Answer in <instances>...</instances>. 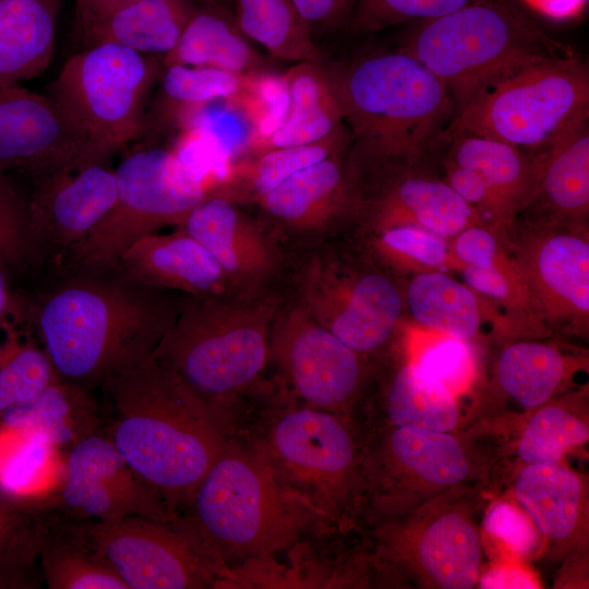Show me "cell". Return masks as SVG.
I'll use <instances>...</instances> for the list:
<instances>
[{
	"label": "cell",
	"instance_id": "46",
	"mask_svg": "<svg viewBox=\"0 0 589 589\" xmlns=\"http://www.w3.org/2000/svg\"><path fill=\"white\" fill-rule=\"evenodd\" d=\"M376 231V249L402 268L418 274L443 272L453 262H457L447 238L421 226L393 225Z\"/></svg>",
	"mask_w": 589,
	"mask_h": 589
},
{
	"label": "cell",
	"instance_id": "10",
	"mask_svg": "<svg viewBox=\"0 0 589 589\" xmlns=\"http://www.w3.org/2000/svg\"><path fill=\"white\" fill-rule=\"evenodd\" d=\"M483 492L481 488L450 490L378 520L375 538L381 558L417 588H474L483 567L478 518Z\"/></svg>",
	"mask_w": 589,
	"mask_h": 589
},
{
	"label": "cell",
	"instance_id": "47",
	"mask_svg": "<svg viewBox=\"0 0 589 589\" xmlns=\"http://www.w3.org/2000/svg\"><path fill=\"white\" fill-rule=\"evenodd\" d=\"M464 283L507 312L534 316L516 262L504 243L474 264L460 266Z\"/></svg>",
	"mask_w": 589,
	"mask_h": 589
},
{
	"label": "cell",
	"instance_id": "7",
	"mask_svg": "<svg viewBox=\"0 0 589 589\" xmlns=\"http://www.w3.org/2000/svg\"><path fill=\"white\" fill-rule=\"evenodd\" d=\"M160 70V57L110 43L85 47L64 63L46 95L83 140L74 166L106 163L140 139Z\"/></svg>",
	"mask_w": 589,
	"mask_h": 589
},
{
	"label": "cell",
	"instance_id": "17",
	"mask_svg": "<svg viewBox=\"0 0 589 589\" xmlns=\"http://www.w3.org/2000/svg\"><path fill=\"white\" fill-rule=\"evenodd\" d=\"M587 366V357L569 354L551 342H509L495 359L486 388L464 428L477 426L494 435L517 429L532 410L564 393Z\"/></svg>",
	"mask_w": 589,
	"mask_h": 589
},
{
	"label": "cell",
	"instance_id": "43",
	"mask_svg": "<svg viewBox=\"0 0 589 589\" xmlns=\"http://www.w3.org/2000/svg\"><path fill=\"white\" fill-rule=\"evenodd\" d=\"M407 360L447 387L457 399L471 390L477 375L468 340L422 327L408 332Z\"/></svg>",
	"mask_w": 589,
	"mask_h": 589
},
{
	"label": "cell",
	"instance_id": "32",
	"mask_svg": "<svg viewBox=\"0 0 589 589\" xmlns=\"http://www.w3.org/2000/svg\"><path fill=\"white\" fill-rule=\"evenodd\" d=\"M61 0H0V87L49 67Z\"/></svg>",
	"mask_w": 589,
	"mask_h": 589
},
{
	"label": "cell",
	"instance_id": "13",
	"mask_svg": "<svg viewBox=\"0 0 589 589\" xmlns=\"http://www.w3.org/2000/svg\"><path fill=\"white\" fill-rule=\"evenodd\" d=\"M51 510L92 520L140 516L167 522L176 518L164 495L99 433L68 449L63 482Z\"/></svg>",
	"mask_w": 589,
	"mask_h": 589
},
{
	"label": "cell",
	"instance_id": "19",
	"mask_svg": "<svg viewBox=\"0 0 589 589\" xmlns=\"http://www.w3.org/2000/svg\"><path fill=\"white\" fill-rule=\"evenodd\" d=\"M269 446L289 476L336 503L362 489V456L338 413L314 407L288 411L274 425Z\"/></svg>",
	"mask_w": 589,
	"mask_h": 589
},
{
	"label": "cell",
	"instance_id": "35",
	"mask_svg": "<svg viewBox=\"0 0 589 589\" xmlns=\"http://www.w3.org/2000/svg\"><path fill=\"white\" fill-rule=\"evenodd\" d=\"M245 81L215 68L161 65L140 139L154 140L178 131L184 118L199 106L241 93Z\"/></svg>",
	"mask_w": 589,
	"mask_h": 589
},
{
	"label": "cell",
	"instance_id": "20",
	"mask_svg": "<svg viewBox=\"0 0 589 589\" xmlns=\"http://www.w3.org/2000/svg\"><path fill=\"white\" fill-rule=\"evenodd\" d=\"M36 177L26 206L38 250L72 253L113 206L116 172L106 163L69 164Z\"/></svg>",
	"mask_w": 589,
	"mask_h": 589
},
{
	"label": "cell",
	"instance_id": "29",
	"mask_svg": "<svg viewBox=\"0 0 589 589\" xmlns=\"http://www.w3.org/2000/svg\"><path fill=\"white\" fill-rule=\"evenodd\" d=\"M99 426V408L92 389L62 378L0 413V428L35 436L62 450L98 433Z\"/></svg>",
	"mask_w": 589,
	"mask_h": 589
},
{
	"label": "cell",
	"instance_id": "52",
	"mask_svg": "<svg viewBox=\"0 0 589 589\" xmlns=\"http://www.w3.org/2000/svg\"><path fill=\"white\" fill-rule=\"evenodd\" d=\"M132 0H75V20L81 36Z\"/></svg>",
	"mask_w": 589,
	"mask_h": 589
},
{
	"label": "cell",
	"instance_id": "11",
	"mask_svg": "<svg viewBox=\"0 0 589 589\" xmlns=\"http://www.w3.org/2000/svg\"><path fill=\"white\" fill-rule=\"evenodd\" d=\"M117 199L103 220L72 252L81 268L115 266L137 239L178 225L215 187L193 172L172 147L147 146L115 170Z\"/></svg>",
	"mask_w": 589,
	"mask_h": 589
},
{
	"label": "cell",
	"instance_id": "48",
	"mask_svg": "<svg viewBox=\"0 0 589 589\" xmlns=\"http://www.w3.org/2000/svg\"><path fill=\"white\" fill-rule=\"evenodd\" d=\"M477 1L480 0H354L346 32L371 35L395 25L436 19Z\"/></svg>",
	"mask_w": 589,
	"mask_h": 589
},
{
	"label": "cell",
	"instance_id": "34",
	"mask_svg": "<svg viewBox=\"0 0 589 589\" xmlns=\"http://www.w3.org/2000/svg\"><path fill=\"white\" fill-rule=\"evenodd\" d=\"M196 0H132L81 36L83 47L117 44L163 57L179 41Z\"/></svg>",
	"mask_w": 589,
	"mask_h": 589
},
{
	"label": "cell",
	"instance_id": "21",
	"mask_svg": "<svg viewBox=\"0 0 589 589\" xmlns=\"http://www.w3.org/2000/svg\"><path fill=\"white\" fill-rule=\"evenodd\" d=\"M177 227L215 257L232 294L260 296L277 273L280 255L269 227L216 190L194 205Z\"/></svg>",
	"mask_w": 589,
	"mask_h": 589
},
{
	"label": "cell",
	"instance_id": "26",
	"mask_svg": "<svg viewBox=\"0 0 589 589\" xmlns=\"http://www.w3.org/2000/svg\"><path fill=\"white\" fill-rule=\"evenodd\" d=\"M160 62L215 68L243 79L283 72V62L260 52L241 33L233 11L214 3L197 4L179 41Z\"/></svg>",
	"mask_w": 589,
	"mask_h": 589
},
{
	"label": "cell",
	"instance_id": "37",
	"mask_svg": "<svg viewBox=\"0 0 589 589\" xmlns=\"http://www.w3.org/2000/svg\"><path fill=\"white\" fill-rule=\"evenodd\" d=\"M352 141L344 124L317 142L273 148L239 159L229 166L216 191L240 205H254L297 171L346 151Z\"/></svg>",
	"mask_w": 589,
	"mask_h": 589
},
{
	"label": "cell",
	"instance_id": "4",
	"mask_svg": "<svg viewBox=\"0 0 589 589\" xmlns=\"http://www.w3.org/2000/svg\"><path fill=\"white\" fill-rule=\"evenodd\" d=\"M397 50L414 57L443 82L454 118L504 76L531 63L574 55L509 0H480L412 23Z\"/></svg>",
	"mask_w": 589,
	"mask_h": 589
},
{
	"label": "cell",
	"instance_id": "12",
	"mask_svg": "<svg viewBox=\"0 0 589 589\" xmlns=\"http://www.w3.org/2000/svg\"><path fill=\"white\" fill-rule=\"evenodd\" d=\"M89 533L128 589H193L212 582V557L175 521L92 520Z\"/></svg>",
	"mask_w": 589,
	"mask_h": 589
},
{
	"label": "cell",
	"instance_id": "53",
	"mask_svg": "<svg viewBox=\"0 0 589 589\" xmlns=\"http://www.w3.org/2000/svg\"><path fill=\"white\" fill-rule=\"evenodd\" d=\"M588 554L572 555L563 560V566L554 582L555 588L588 587Z\"/></svg>",
	"mask_w": 589,
	"mask_h": 589
},
{
	"label": "cell",
	"instance_id": "27",
	"mask_svg": "<svg viewBox=\"0 0 589 589\" xmlns=\"http://www.w3.org/2000/svg\"><path fill=\"white\" fill-rule=\"evenodd\" d=\"M406 303L419 327L468 341L482 335L488 325L497 332L506 329L509 321L501 313L507 311L444 272L414 275Z\"/></svg>",
	"mask_w": 589,
	"mask_h": 589
},
{
	"label": "cell",
	"instance_id": "23",
	"mask_svg": "<svg viewBox=\"0 0 589 589\" xmlns=\"http://www.w3.org/2000/svg\"><path fill=\"white\" fill-rule=\"evenodd\" d=\"M509 493L544 539L543 552L561 560L588 554L589 481L565 461L519 465Z\"/></svg>",
	"mask_w": 589,
	"mask_h": 589
},
{
	"label": "cell",
	"instance_id": "16",
	"mask_svg": "<svg viewBox=\"0 0 589 589\" xmlns=\"http://www.w3.org/2000/svg\"><path fill=\"white\" fill-rule=\"evenodd\" d=\"M527 230L514 243V260L534 316L584 329L589 315V241L579 224Z\"/></svg>",
	"mask_w": 589,
	"mask_h": 589
},
{
	"label": "cell",
	"instance_id": "54",
	"mask_svg": "<svg viewBox=\"0 0 589 589\" xmlns=\"http://www.w3.org/2000/svg\"><path fill=\"white\" fill-rule=\"evenodd\" d=\"M11 292L7 276V268L0 264V327L5 321V314L10 309Z\"/></svg>",
	"mask_w": 589,
	"mask_h": 589
},
{
	"label": "cell",
	"instance_id": "31",
	"mask_svg": "<svg viewBox=\"0 0 589 589\" xmlns=\"http://www.w3.org/2000/svg\"><path fill=\"white\" fill-rule=\"evenodd\" d=\"M283 74L289 95L285 120L272 134L253 144L244 158L273 148L317 142L345 124L320 59L292 63Z\"/></svg>",
	"mask_w": 589,
	"mask_h": 589
},
{
	"label": "cell",
	"instance_id": "15",
	"mask_svg": "<svg viewBox=\"0 0 589 589\" xmlns=\"http://www.w3.org/2000/svg\"><path fill=\"white\" fill-rule=\"evenodd\" d=\"M359 185L358 216L375 230L393 225H418L454 238L480 224L477 213L446 181L417 176L414 166L348 151Z\"/></svg>",
	"mask_w": 589,
	"mask_h": 589
},
{
	"label": "cell",
	"instance_id": "18",
	"mask_svg": "<svg viewBox=\"0 0 589 589\" xmlns=\"http://www.w3.org/2000/svg\"><path fill=\"white\" fill-rule=\"evenodd\" d=\"M271 351L309 405L335 413L349 411L364 377L362 356L300 304L276 316Z\"/></svg>",
	"mask_w": 589,
	"mask_h": 589
},
{
	"label": "cell",
	"instance_id": "45",
	"mask_svg": "<svg viewBox=\"0 0 589 589\" xmlns=\"http://www.w3.org/2000/svg\"><path fill=\"white\" fill-rule=\"evenodd\" d=\"M483 548L495 556L528 561L541 555L544 539L532 519L508 492L492 498L480 521Z\"/></svg>",
	"mask_w": 589,
	"mask_h": 589
},
{
	"label": "cell",
	"instance_id": "8",
	"mask_svg": "<svg viewBox=\"0 0 589 589\" xmlns=\"http://www.w3.org/2000/svg\"><path fill=\"white\" fill-rule=\"evenodd\" d=\"M492 436L471 428L440 432L388 426L361 458L362 488L371 491L378 519L450 490L488 488L500 454Z\"/></svg>",
	"mask_w": 589,
	"mask_h": 589
},
{
	"label": "cell",
	"instance_id": "9",
	"mask_svg": "<svg viewBox=\"0 0 589 589\" xmlns=\"http://www.w3.org/2000/svg\"><path fill=\"white\" fill-rule=\"evenodd\" d=\"M589 118V73L574 55L531 63L494 82L452 121L450 133L543 153Z\"/></svg>",
	"mask_w": 589,
	"mask_h": 589
},
{
	"label": "cell",
	"instance_id": "41",
	"mask_svg": "<svg viewBox=\"0 0 589 589\" xmlns=\"http://www.w3.org/2000/svg\"><path fill=\"white\" fill-rule=\"evenodd\" d=\"M200 133L230 166L247 156L257 133V111L247 87L232 96L212 99L190 112L178 130Z\"/></svg>",
	"mask_w": 589,
	"mask_h": 589
},
{
	"label": "cell",
	"instance_id": "5",
	"mask_svg": "<svg viewBox=\"0 0 589 589\" xmlns=\"http://www.w3.org/2000/svg\"><path fill=\"white\" fill-rule=\"evenodd\" d=\"M274 297H188L153 357L217 416V406L251 384L271 353Z\"/></svg>",
	"mask_w": 589,
	"mask_h": 589
},
{
	"label": "cell",
	"instance_id": "40",
	"mask_svg": "<svg viewBox=\"0 0 589 589\" xmlns=\"http://www.w3.org/2000/svg\"><path fill=\"white\" fill-rule=\"evenodd\" d=\"M236 24L273 59L296 63L321 55L291 0H232Z\"/></svg>",
	"mask_w": 589,
	"mask_h": 589
},
{
	"label": "cell",
	"instance_id": "56",
	"mask_svg": "<svg viewBox=\"0 0 589 589\" xmlns=\"http://www.w3.org/2000/svg\"><path fill=\"white\" fill-rule=\"evenodd\" d=\"M0 175H2V173H0Z\"/></svg>",
	"mask_w": 589,
	"mask_h": 589
},
{
	"label": "cell",
	"instance_id": "28",
	"mask_svg": "<svg viewBox=\"0 0 589 589\" xmlns=\"http://www.w3.org/2000/svg\"><path fill=\"white\" fill-rule=\"evenodd\" d=\"M38 514V561L49 589H128L94 542L88 524Z\"/></svg>",
	"mask_w": 589,
	"mask_h": 589
},
{
	"label": "cell",
	"instance_id": "51",
	"mask_svg": "<svg viewBox=\"0 0 589 589\" xmlns=\"http://www.w3.org/2000/svg\"><path fill=\"white\" fill-rule=\"evenodd\" d=\"M477 586L481 589H537L539 577L522 561L509 556H495L488 567H482Z\"/></svg>",
	"mask_w": 589,
	"mask_h": 589
},
{
	"label": "cell",
	"instance_id": "36",
	"mask_svg": "<svg viewBox=\"0 0 589 589\" xmlns=\"http://www.w3.org/2000/svg\"><path fill=\"white\" fill-rule=\"evenodd\" d=\"M589 440L588 386L562 393L532 410L517 426L510 453L520 465L565 461Z\"/></svg>",
	"mask_w": 589,
	"mask_h": 589
},
{
	"label": "cell",
	"instance_id": "1",
	"mask_svg": "<svg viewBox=\"0 0 589 589\" xmlns=\"http://www.w3.org/2000/svg\"><path fill=\"white\" fill-rule=\"evenodd\" d=\"M187 298L79 267L38 298L33 322L60 377L92 389L149 359Z\"/></svg>",
	"mask_w": 589,
	"mask_h": 589
},
{
	"label": "cell",
	"instance_id": "44",
	"mask_svg": "<svg viewBox=\"0 0 589 589\" xmlns=\"http://www.w3.org/2000/svg\"><path fill=\"white\" fill-rule=\"evenodd\" d=\"M38 514L0 497V588L38 587Z\"/></svg>",
	"mask_w": 589,
	"mask_h": 589
},
{
	"label": "cell",
	"instance_id": "25",
	"mask_svg": "<svg viewBox=\"0 0 589 589\" xmlns=\"http://www.w3.org/2000/svg\"><path fill=\"white\" fill-rule=\"evenodd\" d=\"M115 266L133 281L188 297L232 294L215 257L179 228L169 235L153 232L137 239Z\"/></svg>",
	"mask_w": 589,
	"mask_h": 589
},
{
	"label": "cell",
	"instance_id": "55",
	"mask_svg": "<svg viewBox=\"0 0 589 589\" xmlns=\"http://www.w3.org/2000/svg\"><path fill=\"white\" fill-rule=\"evenodd\" d=\"M199 3H214L228 7L232 10V0H196Z\"/></svg>",
	"mask_w": 589,
	"mask_h": 589
},
{
	"label": "cell",
	"instance_id": "30",
	"mask_svg": "<svg viewBox=\"0 0 589 589\" xmlns=\"http://www.w3.org/2000/svg\"><path fill=\"white\" fill-rule=\"evenodd\" d=\"M447 161L478 171L509 218L537 197L543 153H529L510 144L464 133H450Z\"/></svg>",
	"mask_w": 589,
	"mask_h": 589
},
{
	"label": "cell",
	"instance_id": "39",
	"mask_svg": "<svg viewBox=\"0 0 589 589\" xmlns=\"http://www.w3.org/2000/svg\"><path fill=\"white\" fill-rule=\"evenodd\" d=\"M385 411L388 426L440 432L464 426L456 396L409 360L397 369L389 382Z\"/></svg>",
	"mask_w": 589,
	"mask_h": 589
},
{
	"label": "cell",
	"instance_id": "49",
	"mask_svg": "<svg viewBox=\"0 0 589 589\" xmlns=\"http://www.w3.org/2000/svg\"><path fill=\"white\" fill-rule=\"evenodd\" d=\"M39 251L33 237L26 199L7 175H0V264L19 268Z\"/></svg>",
	"mask_w": 589,
	"mask_h": 589
},
{
	"label": "cell",
	"instance_id": "24",
	"mask_svg": "<svg viewBox=\"0 0 589 589\" xmlns=\"http://www.w3.org/2000/svg\"><path fill=\"white\" fill-rule=\"evenodd\" d=\"M348 148L297 171L254 204L269 229L316 231L358 216L359 185Z\"/></svg>",
	"mask_w": 589,
	"mask_h": 589
},
{
	"label": "cell",
	"instance_id": "50",
	"mask_svg": "<svg viewBox=\"0 0 589 589\" xmlns=\"http://www.w3.org/2000/svg\"><path fill=\"white\" fill-rule=\"evenodd\" d=\"M321 57L336 35L346 31L354 0H291Z\"/></svg>",
	"mask_w": 589,
	"mask_h": 589
},
{
	"label": "cell",
	"instance_id": "6",
	"mask_svg": "<svg viewBox=\"0 0 589 589\" xmlns=\"http://www.w3.org/2000/svg\"><path fill=\"white\" fill-rule=\"evenodd\" d=\"M188 504L192 514L175 521L212 558L269 554L294 538L310 510L272 465L228 446Z\"/></svg>",
	"mask_w": 589,
	"mask_h": 589
},
{
	"label": "cell",
	"instance_id": "38",
	"mask_svg": "<svg viewBox=\"0 0 589 589\" xmlns=\"http://www.w3.org/2000/svg\"><path fill=\"white\" fill-rule=\"evenodd\" d=\"M555 219L584 220L589 209V118L582 119L545 152L538 194Z\"/></svg>",
	"mask_w": 589,
	"mask_h": 589
},
{
	"label": "cell",
	"instance_id": "42",
	"mask_svg": "<svg viewBox=\"0 0 589 589\" xmlns=\"http://www.w3.org/2000/svg\"><path fill=\"white\" fill-rule=\"evenodd\" d=\"M1 327L0 413L61 380L41 344L11 322H3Z\"/></svg>",
	"mask_w": 589,
	"mask_h": 589
},
{
	"label": "cell",
	"instance_id": "22",
	"mask_svg": "<svg viewBox=\"0 0 589 589\" xmlns=\"http://www.w3.org/2000/svg\"><path fill=\"white\" fill-rule=\"evenodd\" d=\"M83 151L80 134L48 95L20 84L0 87V173L36 176L77 163Z\"/></svg>",
	"mask_w": 589,
	"mask_h": 589
},
{
	"label": "cell",
	"instance_id": "14",
	"mask_svg": "<svg viewBox=\"0 0 589 589\" xmlns=\"http://www.w3.org/2000/svg\"><path fill=\"white\" fill-rule=\"evenodd\" d=\"M316 322L360 356L382 348L402 313L398 287L382 273L346 276L317 257L308 267L299 303Z\"/></svg>",
	"mask_w": 589,
	"mask_h": 589
},
{
	"label": "cell",
	"instance_id": "3",
	"mask_svg": "<svg viewBox=\"0 0 589 589\" xmlns=\"http://www.w3.org/2000/svg\"><path fill=\"white\" fill-rule=\"evenodd\" d=\"M320 60L356 153L414 166L450 127L445 85L411 55L328 52Z\"/></svg>",
	"mask_w": 589,
	"mask_h": 589
},
{
	"label": "cell",
	"instance_id": "33",
	"mask_svg": "<svg viewBox=\"0 0 589 589\" xmlns=\"http://www.w3.org/2000/svg\"><path fill=\"white\" fill-rule=\"evenodd\" d=\"M67 454L35 436L0 428V497L28 510L52 509Z\"/></svg>",
	"mask_w": 589,
	"mask_h": 589
},
{
	"label": "cell",
	"instance_id": "2",
	"mask_svg": "<svg viewBox=\"0 0 589 589\" xmlns=\"http://www.w3.org/2000/svg\"><path fill=\"white\" fill-rule=\"evenodd\" d=\"M103 387L112 413L107 437L171 509L189 503L227 446L217 416L153 356Z\"/></svg>",
	"mask_w": 589,
	"mask_h": 589
}]
</instances>
